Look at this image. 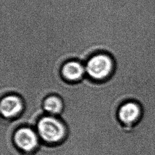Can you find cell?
<instances>
[{"instance_id": "7a4b0ae2", "label": "cell", "mask_w": 155, "mask_h": 155, "mask_svg": "<svg viewBox=\"0 0 155 155\" xmlns=\"http://www.w3.org/2000/svg\"><path fill=\"white\" fill-rule=\"evenodd\" d=\"M143 116V107L136 99H130L119 105L117 112V125L125 132L134 130Z\"/></svg>"}, {"instance_id": "52a82bcc", "label": "cell", "mask_w": 155, "mask_h": 155, "mask_svg": "<svg viewBox=\"0 0 155 155\" xmlns=\"http://www.w3.org/2000/svg\"><path fill=\"white\" fill-rule=\"evenodd\" d=\"M42 108L51 114H61L64 109V102L58 95L47 96L42 101Z\"/></svg>"}, {"instance_id": "8992f818", "label": "cell", "mask_w": 155, "mask_h": 155, "mask_svg": "<svg viewBox=\"0 0 155 155\" xmlns=\"http://www.w3.org/2000/svg\"><path fill=\"white\" fill-rule=\"evenodd\" d=\"M85 68L77 61H69L61 67L60 73L64 80L70 82H76L82 79Z\"/></svg>"}, {"instance_id": "277c9868", "label": "cell", "mask_w": 155, "mask_h": 155, "mask_svg": "<svg viewBox=\"0 0 155 155\" xmlns=\"http://www.w3.org/2000/svg\"><path fill=\"white\" fill-rule=\"evenodd\" d=\"M12 140L20 152L29 154L36 150L39 138L36 132L29 127H21L13 134Z\"/></svg>"}, {"instance_id": "6da1fadb", "label": "cell", "mask_w": 155, "mask_h": 155, "mask_svg": "<svg viewBox=\"0 0 155 155\" xmlns=\"http://www.w3.org/2000/svg\"><path fill=\"white\" fill-rule=\"evenodd\" d=\"M38 134L45 142L56 145L64 140L67 136L65 124L58 118L51 116L41 117L36 124Z\"/></svg>"}, {"instance_id": "3957f363", "label": "cell", "mask_w": 155, "mask_h": 155, "mask_svg": "<svg viewBox=\"0 0 155 155\" xmlns=\"http://www.w3.org/2000/svg\"><path fill=\"white\" fill-rule=\"evenodd\" d=\"M85 68L91 79L102 81L111 76L114 70V62L110 56L105 53H98L88 59Z\"/></svg>"}, {"instance_id": "5b68a950", "label": "cell", "mask_w": 155, "mask_h": 155, "mask_svg": "<svg viewBox=\"0 0 155 155\" xmlns=\"http://www.w3.org/2000/svg\"><path fill=\"white\" fill-rule=\"evenodd\" d=\"M24 102L21 97L15 94L4 96L1 101L0 110L1 115L7 119L18 117L23 112Z\"/></svg>"}]
</instances>
